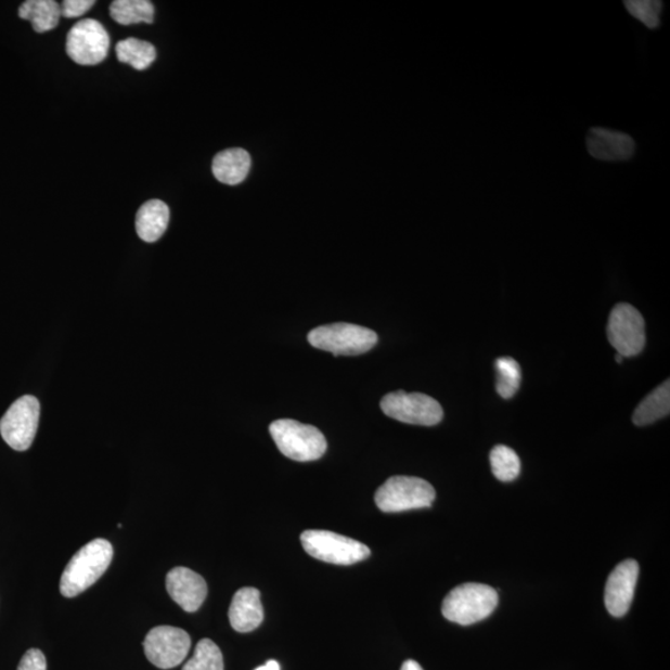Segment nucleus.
<instances>
[{"label":"nucleus","instance_id":"1","mask_svg":"<svg viewBox=\"0 0 670 670\" xmlns=\"http://www.w3.org/2000/svg\"><path fill=\"white\" fill-rule=\"evenodd\" d=\"M114 547L106 539H94L82 546L66 565L60 592L68 598L79 596L106 572Z\"/></svg>","mask_w":670,"mask_h":670},{"label":"nucleus","instance_id":"2","mask_svg":"<svg viewBox=\"0 0 670 670\" xmlns=\"http://www.w3.org/2000/svg\"><path fill=\"white\" fill-rule=\"evenodd\" d=\"M498 606L497 591L485 583L468 582L454 588L443 600L446 620L471 626L486 620Z\"/></svg>","mask_w":670,"mask_h":670},{"label":"nucleus","instance_id":"3","mask_svg":"<svg viewBox=\"0 0 670 670\" xmlns=\"http://www.w3.org/2000/svg\"><path fill=\"white\" fill-rule=\"evenodd\" d=\"M270 434L281 453L297 462L320 460L326 451V440L320 429L295 420L274 421Z\"/></svg>","mask_w":670,"mask_h":670},{"label":"nucleus","instance_id":"4","mask_svg":"<svg viewBox=\"0 0 670 670\" xmlns=\"http://www.w3.org/2000/svg\"><path fill=\"white\" fill-rule=\"evenodd\" d=\"M309 345L330 351L334 356H360L372 350L377 343V334L365 326L350 323H334L318 326L309 332Z\"/></svg>","mask_w":670,"mask_h":670},{"label":"nucleus","instance_id":"5","mask_svg":"<svg viewBox=\"0 0 670 670\" xmlns=\"http://www.w3.org/2000/svg\"><path fill=\"white\" fill-rule=\"evenodd\" d=\"M436 498L435 489L425 479L395 476L377 489L375 503L384 513H400L428 508Z\"/></svg>","mask_w":670,"mask_h":670},{"label":"nucleus","instance_id":"6","mask_svg":"<svg viewBox=\"0 0 670 670\" xmlns=\"http://www.w3.org/2000/svg\"><path fill=\"white\" fill-rule=\"evenodd\" d=\"M300 541L309 555L324 563L353 565L371 555L366 545L328 530H307L300 536Z\"/></svg>","mask_w":670,"mask_h":670},{"label":"nucleus","instance_id":"7","mask_svg":"<svg viewBox=\"0 0 670 670\" xmlns=\"http://www.w3.org/2000/svg\"><path fill=\"white\" fill-rule=\"evenodd\" d=\"M381 407L386 416L409 425L435 426L443 418L440 403L421 392H390L385 395Z\"/></svg>","mask_w":670,"mask_h":670},{"label":"nucleus","instance_id":"8","mask_svg":"<svg viewBox=\"0 0 670 670\" xmlns=\"http://www.w3.org/2000/svg\"><path fill=\"white\" fill-rule=\"evenodd\" d=\"M607 337L617 355L639 356L646 346V324L642 314L629 304H618L608 318Z\"/></svg>","mask_w":670,"mask_h":670},{"label":"nucleus","instance_id":"9","mask_svg":"<svg viewBox=\"0 0 670 670\" xmlns=\"http://www.w3.org/2000/svg\"><path fill=\"white\" fill-rule=\"evenodd\" d=\"M40 417V403L27 395L15 402L0 420V435L15 451H27L36 438Z\"/></svg>","mask_w":670,"mask_h":670},{"label":"nucleus","instance_id":"10","mask_svg":"<svg viewBox=\"0 0 670 670\" xmlns=\"http://www.w3.org/2000/svg\"><path fill=\"white\" fill-rule=\"evenodd\" d=\"M109 37L103 25L94 20L76 23L67 34L66 51L79 65H99L107 57Z\"/></svg>","mask_w":670,"mask_h":670},{"label":"nucleus","instance_id":"11","mask_svg":"<svg viewBox=\"0 0 670 670\" xmlns=\"http://www.w3.org/2000/svg\"><path fill=\"white\" fill-rule=\"evenodd\" d=\"M144 653L153 666L171 669L182 665L192 647L191 635L171 626L154 627L145 637Z\"/></svg>","mask_w":670,"mask_h":670},{"label":"nucleus","instance_id":"12","mask_svg":"<svg viewBox=\"0 0 670 670\" xmlns=\"http://www.w3.org/2000/svg\"><path fill=\"white\" fill-rule=\"evenodd\" d=\"M640 575L637 562L624 561L609 575L605 588V605L609 615L623 617L632 605Z\"/></svg>","mask_w":670,"mask_h":670},{"label":"nucleus","instance_id":"13","mask_svg":"<svg viewBox=\"0 0 670 670\" xmlns=\"http://www.w3.org/2000/svg\"><path fill=\"white\" fill-rule=\"evenodd\" d=\"M166 585L171 600L189 614L196 613L208 595V585L201 575L182 566L168 572Z\"/></svg>","mask_w":670,"mask_h":670},{"label":"nucleus","instance_id":"14","mask_svg":"<svg viewBox=\"0 0 670 670\" xmlns=\"http://www.w3.org/2000/svg\"><path fill=\"white\" fill-rule=\"evenodd\" d=\"M587 144L592 157L607 162L629 160L635 150V143L629 134L601 127L591 128Z\"/></svg>","mask_w":670,"mask_h":670},{"label":"nucleus","instance_id":"15","mask_svg":"<svg viewBox=\"0 0 670 670\" xmlns=\"http://www.w3.org/2000/svg\"><path fill=\"white\" fill-rule=\"evenodd\" d=\"M229 620L240 633L253 632L263 621L260 591L255 588L240 589L229 609Z\"/></svg>","mask_w":670,"mask_h":670},{"label":"nucleus","instance_id":"16","mask_svg":"<svg viewBox=\"0 0 670 670\" xmlns=\"http://www.w3.org/2000/svg\"><path fill=\"white\" fill-rule=\"evenodd\" d=\"M250 168V154L243 149H230L218 153L211 167L214 177L227 185L243 183Z\"/></svg>","mask_w":670,"mask_h":670},{"label":"nucleus","instance_id":"17","mask_svg":"<svg viewBox=\"0 0 670 670\" xmlns=\"http://www.w3.org/2000/svg\"><path fill=\"white\" fill-rule=\"evenodd\" d=\"M170 219L168 205L162 201L144 203L136 217L137 234L145 243H156L166 233Z\"/></svg>","mask_w":670,"mask_h":670},{"label":"nucleus","instance_id":"18","mask_svg":"<svg viewBox=\"0 0 670 670\" xmlns=\"http://www.w3.org/2000/svg\"><path fill=\"white\" fill-rule=\"evenodd\" d=\"M22 20L29 21L37 33H47L57 27L62 10L54 0H28L20 8Z\"/></svg>","mask_w":670,"mask_h":670},{"label":"nucleus","instance_id":"19","mask_svg":"<svg viewBox=\"0 0 670 670\" xmlns=\"http://www.w3.org/2000/svg\"><path fill=\"white\" fill-rule=\"evenodd\" d=\"M670 411V382L667 381L644 399L633 414V423L637 426H647L669 415Z\"/></svg>","mask_w":670,"mask_h":670},{"label":"nucleus","instance_id":"20","mask_svg":"<svg viewBox=\"0 0 670 670\" xmlns=\"http://www.w3.org/2000/svg\"><path fill=\"white\" fill-rule=\"evenodd\" d=\"M119 62L131 65L136 70H145L157 59V51L149 41L128 38L119 41L116 47Z\"/></svg>","mask_w":670,"mask_h":670},{"label":"nucleus","instance_id":"21","mask_svg":"<svg viewBox=\"0 0 670 670\" xmlns=\"http://www.w3.org/2000/svg\"><path fill=\"white\" fill-rule=\"evenodd\" d=\"M112 20L121 25L152 24L154 5L150 0H116L109 7Z\"/></svg>","mask_w":670,"mask_h":670},{"label":"nucleus","instance_id":"22","mask_svg":"<svg viewBox=\"0 0 670 670\" xmlns=\"http://www.w3.org/2000/svg\"><path fill=\"white\" fill-rule=\"evenodd\" d=\"M491 467L493 475L501 482H512L520 474V460L510 447L498 444L491 452Z\"/></svg>","mask_w":670,"mask_h":670},{"label":"nucleus","instance_id":"23","mask_svg":"<svg viewBox=\"0 0 670 670\" xmlns=\"http://www.w3.org/2000/svg\"><path fill=\"white\" fill-rule=\"evenodd\" d=\"M497 391L503 399H511L517 394L520 381L521 371L517 360L510 357H503L497 360Z\"/></svg>","mask_w":670,"mask_h":670},{"label":"nucleus","instance_id":"24","mask_svg":"<svg viewBox=\"0 0 670 670\" xmlns=\"http://www.w3.org/2000/svg\"><path fill=\"white\" fill-rule=\"evenodd\" d=\"M183 670H223L220 648L210 640H202L196 644L194 656L186 661Z\"/></svg>","mask_w":670,"mask_h":670},{"label":"nucleus","instance_id":"25","mask_svg":"<svg viewBox=\"0 0 670 670\" xmlns=\"http://www.w3.org/2000/svg\"><path fill=\"white\" fill-rule=\"evenodd\" d=\"M626 10L646 25L649 29H657L659 27V15L663 3L656 2V0H627L624 2Z\"/></svg>","mask_w":670,"mask_h":670},{"label":"nucleus","instance_id":"26","mask_svg":"<svg viewBox=\"0 0 670 670\" xmlns=\"http://www.w3.org/2000/svg\"><path fill=\"white\" fill-rule=\"evenodd\" d=\"M94 5L93 0H65L60 10L65 18H79V16L88 13Z\"/></svg>","mask_w":670,"mask_h":670},{"label":"nucleus","instance_id":"27","mask_svg":"<svg viewBox=\"0 0 670 670\" xmlns=\"http://www.w3.org/2000/svg\"><path fill=\"white\" fill-rule=\"evenodd\" d=\"M47 658L40 649L31 648L23 656L16 670H47Z\"/></svg>","mask_w":670,"mask_h":670},{"label":"nucleus","instance_id":"28","mask_svg":"<svg viewBox=\"0 0 670 670\" xmlns=\"http://www.w3.org/2000/svg\"><path fill=\"white\" fill-rule=\"evenodd\" d=\"M401 670H424L417 661L415 660H407L405 663L402 665Z\"/></svg>","mask_w":670,"mask_h":670},{"label":"nucleus","instance_id":"29","mask_svg":"<svg viewBox=\"0 0 670 670\" xmlns=\"http://www.w3.org/2000/svg\"><path fill=\"white\" fill-rule=\"evenodd\" d=\"M255 670H281V669L276 660H269L268 663H266L262 667L256 668Z\"/></svg>","mask_w":670,"mask_h":670},{"label":"nucleus","instance_id":"30","mask_svg":"<svg viewBox=\"0 0 670 670\" xmlns=\"http://www.w3.org/2000/svg\"><path fill=\"white\" fill-rule=\"evenodd\" d=\"M622 359H623V357H622V356H620V355H617V356H616V360H617V362H618V363H621V362H622Z\"/></svg>","mask_w":670,"mask_h":670}]
</instances>
